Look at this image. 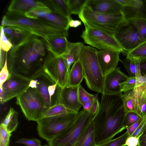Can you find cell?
Listing matches in <instances>:
<instances>
[{"label": "cell", "instance_id": "obj_6", "mask_svg": "<svg viewBox=\"0 0 146 146\" xmlns=\"http://www.w3.org/2000/svg\"><path fill=\"white\" fill-rule=\"evenodd\" d=\"M94 115L83 109L78 113L72 124L52 140L49 146H74Z\"/></svg>", "mask_w": 146, "mask_h": 146}, {"label": "cell", "instance_id": "obj_43", "mask_svg": "<svg viewBox=\"0 0 146 146\" xmlns=\"http://www.w3.org/2000/svg\"><path fill=\"white\" fill-rule=\"evenodd\" d=\"M146 125V118H144L137 129L131 136L139 138Z\"/></svg>", "mask_w": 146, "mask_h": 146}, {"label": "cell", "instance_id": "obj_31", "mask_svg": "<svg viewBox=\"0 0 146 146\" xmlns=\"http://www.w3.org/2000/svg\"><path fill=\"white\" fill-rule=\"evenodd\" d=\"M70 112L62 105L59 104L46 109L43 113L42 118L62 115Z\"/></svg>", "mask_w": 146, "mask_h": 146}, {"label": "cell", "instance_id": "obj_52", "mask_svg": "<svg viewBox=\"0 0 146 146\" xmlns=\"http://www.w3.org/2000/svg\"><path fill=\"white\" fill-rule=\"evenodd\" d=\"M138 146H146V136L139 137Z\"/></svg>", "mask_w": 146, "mask_h": 146}, {"label": "cell", "instance_id": "obj_1", "mask_svg": "<svg viewBox=\"0 0 146 146\" xmlns=\"http://www.w3.org/2000/svg\"><path fill=\"white\" fill-rule=\"evenodd\" d=\"M39 37L32 34L8 52L7 65L10 73L31 80L42 71L48 51L44 39Z\"/></svg>", "mask_w": 146, "mask_h": 146}, {"label": "cell", "instance_id": "obj_25", "mask_svg": "<svg viewBox=\"0 0 146 146\" xmlns=\"http://www.w3.org/2000/svg\"><path fill=\"white\" fill-rule=\"evenodd\" d=\"M93 120L86 128L74 146H97Z\"/></svg>", "mask_w": 146, "mask_h": 146}, {"label": "cell", "instance_id": "obj_27", "mask_svg": "<svg viewBox=\"0 0 146 146\" xmlns=\"http://www.w3.org/2000/svg\"><path fill=\"white\" fill-rule=\"evenodd\" d=\"M84 78L83 69L79 59L74 62L70 70L68 84L72 86H78Z\"/></svg>", "mask_w": 146, "mask_h": 146}, {"label": "cell", "instance_id": "obj_10", "mask_svg": "<svg viewBox=\"0 0 146 146\" xmlns=\"http://www.w3.org/2000/svg\"><path fill=\"white\" fill-rule=\"evenodd\" d=\"M84 24L85 29L81 37L85 43L99 50H110L125 53V51L114 36L86 23Z\"/></svg>", "mask_w": 146, "mask_h": 146}, {"label": "cell", "instance_id": "obj_37", "mask_svg": "<svg viewBox=\"0 0 146 146\" xmlns=\"http://www.w3.org/2000/svg\"><path fill=\"white\" fill-rule=\"evenodd\" d=\"M0 29V49L7 52L10 50L13 46L4 32L3 27L1 25Z\"/></svg>", "mask_w": 146, "mask_h": 146}, {"label": "cell", "instance_id": "obj_46", "mask_svg": "<svg viewBox=\"0 0 146 146\" xmlns=\"http://www.w3.org/2000/svg\"><path fill=\"white\" fill-rule=\"evenodd\" d=\"M144 118H141L137 122L127 129L129 137L133 133Z\"/></svg>", "mask_w": 146, "mask_h": 146}, {"label": "cell", "instance_id": "obj_22", "mask_svg": "<svg viewBox=\"0 0 146 146\" xmlns=\"http://www.w3.org/2000/svg\"><path fill=\"white\" fill-rule=\"evenodd\" d=\"M44 40L47 50L52 54L61 56L66 52L68 42L66 37L53 36Z\"/></svg>", "mask_w": 146, "mask_h": 146}, {"label": "cell", "instance_id": "obj_35", "mask_svg": "<svg viewBox=\"0 0 146 146\" xmlns=\"http://www.w3.org/2000/svg\"><path fill=\"white\" fill-rule=\"evenodd\" d=\"M11 135V133L1 123L0 125V146H9Z\"/></svg>", "mask_w": 146, "mask_h": 146}, {"label": "cell", "instance_id": "obj_41", "mask_svg": "<svg viewBox=\"0 0 146 146\" xmlns=\"http://www.w3.org/2000/svg\"><path fill=\"white\" fill-rule=\"evenodd\" d=\"M10 74L7 65V53L4 65L1 70L0 72V87L6 81Z\"/></svg>", "mask_w": 146, "mask_h": 146}, {"label": "cell", "instance_id": "obj_17", "mask_svg": "<svg viewBox=\"0 0 146 146\" xmlns=\"http://www.w3.org/2000/svg\"><path fill=\"white\" fill-rule=\"evenodd\" d=\"M128 77L121 71L119 68H116L106 77L103 94H117L122 93L120 85Z\"/></svg>", "mask_w": 146, "mask_h": 146}, {"label": "cell", "instance_id": "obj_44", "mask_svg": "<svg viewBox=\"0 0 146 146\" xmlns=\"http://www.w3.org/2000/svg\"><path fill=\"white\" fill-rule=\"evenodd\" d=\"M98 97L97 94L89 111L94 115L98 112L100 108V104L98 101Z\"/></svg>", "mask_w": 146, "mask_h": 146}, {"label": "cell", "instance_id": "obj_36", "mask_svg": "<svg viewBox=\"0 0 146 146\" xmlns=\"http://www.w3.org/2000/svg\"><path fill=\"white\" fill-rule=\"evenodd\" d=\"M78 94L79 101L82 105L88 101L94 100L97 94H89L86 91L81 85L78 87Z\"/></svg>", "mask_w": 146, "mask_h": 146}, {"label": "cell", "instance_id": "obj_55", "mask_svg": "<svg viewBox=\"0 0 146 146\" xmlns=\"http://www.w3.org/2000/svg\"><path fill=\"white\" fill-rule=\"evenodd\" d=\"M97 146H98V145Z\"/></svg>", "mask_w": 146, "mask_h": 146}, {"label": "cell", "instance_id": "obj_18", "mask_svg": "<svg viewBox=\"0 0 146 146\" xmlns=\"http://www.w3.org/2000/svg\"><path fill=\"white\" fill-rule=\"evenodd\" d=\"M86 5L94 12L107 14L121 13L123 8L116 0H88Z\"/></svg>", "mask_w": 146, "mask_h": 146}, {"label": "cell", "instance_id": "obj_13", "mask_svg": "<svg viewBox=\"0 0 146 146\" xmlns=\"http://www.w3.org/2000/svg\"><path fill=\"white\" fill-rule=\"evenodd\" d=\"M30 80L10 73L6 81L0 87V102L2 104L17 98L29 87Z\"/></svg>", "mask_w": 146, "mask_h": 146}, {"label": "cell", "instance_id": "obj_53", "mask_svg": "<svg viewBox=\"0 0 146 146\" xmlns=\"http://www.w3.org/2000/svg\"><path fill=\"white\" fill-rule=\"evenodd\" d=\"M146 136V125L145 129L143 130L141 135L140 137H143Z\"/></svg>", "mask_w": 146, "mask_h": 146}, {"label": "cell", "instance_id": "obj_42", "mask_svg": "<svg viewBox=\"0 0 146 146\" xmlns=\"http://www.w3.org/2000/svg\"><path fill=\"white\" fill-rule=\"evenodd\" d=\"M123 99V106L125 114L130 112H136L133 103L132 101L128 98Z\"/></svg>", "mask_w": 146, "mask_h": 146}, {"label": "cell", "instance_id": "obj_49", "mask_svg": "<svg viewBox=\"0 0 146 146\" xmlns=\"http://www.w3.org/2000/svg\"><path fill=\"white\" fill-rule=\"evenodd\" d=\"M81 25V21L78 20H74L71 17L70 19L69 25L70 27L77 28Z\"/></svg>", "mask_w": 146, "mask_h": 146}, {"label": "cell", "instance_id": "obj_33", "mask_svg": "<svg viewBox=\"0 0 146 146\" xmlns=\"http://www.w3.org/2000/svg\"><path fill=\"white\" fill-rule=\"evenodd\" d=\"M129 137L127 131L125 133L117 138L104 142L98 146H126V141Z\"/></svg>", "mask_w": 146, "mask_h": 146}, {"label": "cell", "instance_id": "obj_47", "mask_svg": "<svg viewBox=\"0 0 146 146\" xmlns=\"http://www.w3.org/2000/svg\"><path fill=\"white\" fill-rule=\"evenodd\" d=\"M122 7H132L133 5V0H116Z\"/></svg>", "mask_w": 146, "mask_h": 146}, {"label": "cell", "instance_id": "obj_40", "mask_svg": "<svg viewBox=\"0 0 146 146\" xmlns=\"http://www.w3.org/2000/svg\"><path fill=\"white\" fill-rule=\"evenodd\" d=\"M16 143L23 144L27 146H41L40 141L36 138H22L17 140Z\"/></svg>", "mask_w": 146, "mask_h": 146}, {"label": "cell", "instance_id": "obj_23", "mask_svg": "<svg viewBox=\"0 0 146 146\" xmlns=\"http://www.w3.org/2000/svg\"><path fill=\"white\" fill-rule=\"evenodd\" d=\"M3 28L13 46L20 44L32 35L27 31L17 27L7 26L3 27Z\"/></svg>", "mask_w": 146, "mask_h": 146}, {"label": "cell", "instance_id": "obj_24", "mask_svg": "<svg viewBox=\"0 0 146 146\" xmlns=\"http://www.w3.org/2000/svg\"><path fill=\"white\" fill-rule=\"evenodd\" d=\"M84 44L82 42H71L68 41L66 53L61 56L64 60L68 70L70 72L71 65L79 59Z\"/></svg>", "mask_w": 146, "mask_h": 146}, {"label": "cell", "instance_id": "obj_12", "mask_svg": "<svg viewBox=\"0 0 146 146\" xmlns=\"http://www.w3.org/2000/svg\"><path fill=\"white\" fill-rule=\"evenodd\" d=\"M114 36L127 52L142 43L137 29L131 20H123L116 27Z\"/></svg>", "mask_w": 146, "mask_h": 146}, {"label": "cell", "instance_id": "obj_30", "mask_svg": "<svg viewBox=\"0 0 146 146\" xmlns=\"http://www.w3.org/2000/svg\"><path fill=\"white\" fill-rule=\"evenodd\" d=\"M126 58L134 59L140 61L146 60V41L130 51L127 52Z\"/></svg>", "mask_w": 146, "mask_h": 146}, {"label": "cell", "instance_id": "obj_14", "mask_svg": "<svg viewBox=\"0 0 146 146\" xmlns=\"http://www.w3.org/2000/svg\"><path fill=\"white\" fill-rule=\"evenodd\" d=\"M122 96L132 101L136 113L141 117L146 118V83L136 84L133 90L124 93Z\"/></svg>", "mask_w": 146, "mask_h": 146}, {"label": "cell", "instance_id": "obj_28", "mask_svg": "<svg viewBox=\"0 0 146 146\" xmlns=\"http://www.w3.org/2000/svg\"><path fill=\"white\" fill-rule=\"evenodd\" d=\"M120 61L125 68L129 77L137 78L142 75L140 69V61L134 59L126 58Z\"/></svg>", "mask_w": 146, "mask_h": 146}, {"label": "cell", "instance_id": "obj_26", "mask_svg": "<svg viewBox=\"0 0 146 146\" xmlns=\"http://www.w3.org/2000/svg\"><path fill=\"white\" fill-rule=\"evenodd\" d=\"M42 2L52 11L70 19V13L67 0H49Z\"/></svg>", "mask_w": 146, "mask_h": 146}, {"label": "cell", "instance_id": "obj_38", "mask_svg": "<svg viewBox=\"0 0 146 146\" xmlns=\"http://www.w3.org/2000/svg\"><path fill=\"white\" fill-rule=\"evenodd\" d=\"M142 117L136 112H130L125 114L124 122L126 129L137 122Z\"/></svg>", "mask_w": 146, "mask_h": 146}, {"label": "cell", "instance_id": "obj_8", "mask_svg": "<svg viewBox=\"0 0 146 146\" xmlns=\"http://www.w3.org/2000/svg\"><path fill=\"white\" fill-rule=\"evenodd\" d=\"M29 87L36 90L47 108L59 104L62 88L42 71L30 80Z\"/></svg>", "mask_w": 146, "mask_h": 146}, {"label": "cell", "instance_id": "obj_15", "mask_svg": "<svg viewBox=\"0 0 146 146\" xmlns=\"http://www.w3.org/2000/svg\"><path fill=\"white\" fill-rule=\"evenodd\" d=\"M78 87L71 86L68 83L62 89L59 104L71 112L78 113L82 106L78 98Z\"/></svg>", "mask_w": 146, "mask_h": 146}, {"label": "cell", "instance_id": "obj_4", "mask_svg": "<svg viewBox=\"0 0 146 146\" xmlns=\"http://www.w3.org/2000/svg\"><path fill=\"white\" fill-rule=\"evenodd\" d=\"M98 50L91 46L83 47L79 60L82 65L84 78L89 89L104 93L105 77L103 75L98 61Z\"/></svg>", "mask_w": 146, "mask_h": 146}, {"label": "cell", "instance_id": "obj_48", "mask_svg": "<svg viewBox=\"0 0 146 146\" xmlns=\"http://www.w3.org/2000/svg\"><path fill=\"white\" fill-rule=\"evenodd\" d=\"M7 53V52L0 49V66L1 70L4 65Z\"/></svg>", "mask_w": 146, "mask_h": 146}, {"label": "cell", "instance_id": "obj_34", "mask_svg": "<svg viewBox=\"0 0 146 146\" xmlns=\"http://www.w3.org/2000/svg\"><path fill=\"white\" fill-rule=\"evenodd\" d=\"M136 26L142 43L146 41V20H131Z\"/></svg>", "mask_w": 146, "mask_h": 146}, {"label": "cell", "instance_id": "obj_9", "mask_svg": "<svg viewBox=\"0 0 146 146\" xmlns=\"http://www.w3.org/2000/svg\"><path fill=\"white\" fill-rule=\"evenodd\" d=\"M16 102L29 121L36 122L47 109L36 90L30 87L17 98Z\"/></svg>", "mask_w": 146, "mask_h": 146}, {"label": "cell", "instance_id": "obj_20", "mask_svg": "<svg viewBox=\"0 0 146 146\" xmlns=\"http://www.w3.org/2000/svg\"><path fill=\"white\" fill-rule=\"evenodd\" d=\"M122 13L126 20H146V0H134L132 7H123Z\"/></svg>", "mask_w": 146, "mask_h": 146}, {"label": "cell", "instance_id": "obj_29", "mask_svg": "<svg viewBox=\"0 0 146 146\" xmlns=\"http://www.w3.org/2000/svg\"><path fill=\"white\" fill-rule=\"evenodd\" d=\"M18 112L12 107L10 108L2 123L11 133L15 131L18 124Z\"/></svg>", "mask_w": 146, "mask_h": 146}, {"label": "cell", "instance_id": "obj_50", "mask_svg": "<svg viewBox=\"0 0 146 146\" xmlns=\"http://www.w3.org/2000/svg\"><path fill=\"white\" fill-rule=\"evenodd\" d=\"M94 99L90 100L84 103L82 105L83 109L86 111L89 112Z\"/></svg>", "mask_w": 146, "mask_h": 146}, {"label": "cell", "instance_id": "obj_11", "mask_svg": "<svg viewBox=\"0 0 146 146\" xmlns=\"http://www.w3.org/2000/svg\"><path fill=\"white\" fill-rule=\"evenodd\" d=\"M42 71L62 88L68 83L70 72L61 56H56L48 51Z\"/></svg>", "mask_w": 146, "mask_h": 146}, {"label": "cell", "instance_id": "obj_3", "mask_svg": "<svg viewBox=\"0 0 146 146\" xmlns=\"http://www.w3.org/2000/svg\"><path fill=\"white\" fill-rule=\"evenodd\" d=\"M1 26L18 27L44 40L53 36L67 37L68 35V30L58 28L39 20L27 17L24 14L8 11L3 16Z\"/></svg>", "mask_w": 146, "mask_h": 146}, {"label": "cell", "instance_id": "obj_5", "mask_svg": "<svg viewBox=\"0 0 146 146\" xmlns=\"http://www.w3.org/2000/svg\"><path fill=\"white\" fill-rule=\"evenodd\" d=\"M78 113L70 112L41 119L36 122L39 135L48 142L52 140L72 124Z\"/></svg>", "mask_w": 146, "mask_h": 146}, {"label": "cell", "instance_id": "obj_2", "mask_svg": "<svg viewBox=\"0 0 146 146\" xmlns=\"http://www.w3.org/2000/svg\"><path fill=\"white\" fill-rule=\"evenodd\" d=\"M122 94H102L100 108L93 118L97 145L111 140L126 129Z\"/></svg>", "mask_w": 146, "mask_h": 146}, {"label": "cell", "instance_id": "obj_21", "mask_svg": "<svg viewBox=\"0 0 146 146\" xmlns=\"http://www.w3.org/2000/svg\"><path fill=\"white\" fill-rule=\"evenodd\" d=\"M48 7L41 1L33 0H13L7 9L8 11L24 14L33 9Z\"/></svg>", "mask_w": 146, "mask_h": 146}, {"label": "cell", "instance_id": "obj_32", "mask_svg": "<svg viewBox=\"0 0 146 146\" xmlns=\"http://www.w3.org/2000/svg\"><path fill=\"white\" fill-rule=\"evenodd\" d=\"M88 0H67L71 15L80 14Z\"/></svg>", "mask_w": 146, "mask_h": 146}, {"label": "cell", "instance_id": "obj_39", "mask_svg": "<svg viewBox=\"0 0 146 146\" xmlns=\"http://www.w3.org/2000/svg\"><path fill=\"white\" fill-rule=\"evenodd\" d=\"M136 81V78L129 77L125 82L121 85V89L122 92L125 93L133 90L135 88Z\"/></svg>", "mask_w": 146, "mask_h": 146}, {"label": "cell", "instance_id": "obj_45", "mask_svg": "<svg viewBox=\"0 0 146 146\" xmlns=\"http://www.w3.org/2000/svg\"><path fill=\"white\" fill-rule=\"evenodd\" d=\"M139 137L130 136L127 139L125 144L127 146H138L139 141Z\"/></svg>", "mask_w": 146, "mask_h": 146}, {"label": "cell", "instance_id": "obj_54", "mask_svg": "<svg viewBox=\"0 0 146 146\" xmlns=\"http://www.w3.org/2000/svg\"><path fill=\"white\" fill-rule=\"evenodd\" d=\"M41 146H49L48 145H41Z\"/></svg>", "mask_w": 146, "mask_h": 146}, {"label": "cell", "instance_id": "obj_16", "mask_svg": "<svg viewBox=\"0 0 146 146\" xmlns=\"http://www.w3.org/2000/svg\"><path fill=\"white\" fill-rule=\"evenodd\" d=\"M120 51L110 50H98L97 56L102 74L106 77L114 70L120 61Z\"/></svg>", "mask_w": 146, "mask_h": 146}, {"label": "cell", "instance_id": "obj_51", "mask_svg": "<svg viewBox=\"0 0 146 146\" xmlns=\"http://www.w3.org/2000/svg\"><path fill=\"white\" fill-rule=\"evenodd\" d=\"M140 66L142 75H146V60L141 61Z\"/></svg>", "mask_w": 146, "mask_h": 146}, {"label": "cell", "instance_id": "obj_19", "mask_svg": "<svg viewBox=\"0 0 146 146\" xmlns=\"http://www.w3.org/2000/svg\"><path fill=\"white\" fill-rule=\"evenodd\" d=\"M38 20L63 30H68L70 27L69 25L70 19L53 12L50 9L43 11Z\"/></svg>", "mask_w": 146, "mask_h": 146}, {"label": "cell", "instance_id": "obj_7", "mask_svg": "<svg viewBox=\"0 0 146 146\" xmlns=\"http://www.w3.org/2000/svg\"><path fill=\"white\" fill-rule=\"evenodd\" d=\"M78 17L83 23H86L113 36L117 25L125 19L122 13L113 14L97 13L91 11L86 5Z\"/></svg>", "mask_w": 146, "mask_h": 146}]
</instances>
